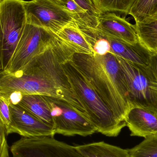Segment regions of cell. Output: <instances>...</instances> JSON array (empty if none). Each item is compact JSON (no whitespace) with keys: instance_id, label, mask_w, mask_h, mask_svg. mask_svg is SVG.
Returning a JSON list of instances; mask_svg holds the SVG:
<instances>
[{"instance_id":"cell-5","label":"cell","mask_w":157,"mask_h":157,"mask_svg":"<svg viewBox=\"0 0 157 157\" xmlns=\"http://www.w3.org/2000/svg\"><path fill=\"white\" fill-rule=\"evenodd\" d=\"M116 58L126 80L130 108L136 106L157 111V81L149 67Z\"/></svg>"},{"instance_id":"cell-24","label":"cell","mask_w":157,"mask_h":157,"mask_svg":"<svg viewBox=\"0 0 157 157\" xmlns=\"http://www.w3.org/2000/svg\"><path fill=\"white\" fill-rule=\"evenodd\" d=\"M148 67L157 81V54H152Z\"/></svg>"},{"instance_id":"cell-25","label":"cell","mask_w":157,"mask_h":157,"mask_svg":"<svg viewBox=\"0 0 157 157\" xmlns=\"http://www.w3.org/2000/svg\"><path fill=\"white\" fill-rule=\"evenodd\" d=\"M52 1L63 6L66 0H52Z\"/></svg>"},{"instance_id":"cell-15","label":"cell","mask_w":157,"mask_h":157,"mask_svg":"<svg viewBox=\"0 0 157 157\" xmlns=\"http://www.w3.org/2000/svg\"><path fill=\"white\" fill-rule=\"evenodd\" d=\"M75 147L86 157H131L127 149L103 141L76 145Z\"/></svg>"},{"instance_id":"cell-14","label":"cell","mask_w":157,"mask_h":157,"mask_svg":"<svg viewBox=\"0 0 157 157\" xmlns=\"http://www.w3.org/2000/svg\"><path fill=\"white\" fill-rule=\"evenodd\" d=\"M17 105L53 127L50 101L47 96L40 94L24 95Z\"/></svg>"},{"instance_id":"cell-21","label":"cell","mask_w":157,"mask_h":157,"mask_svg":"<svg viewBox=\"0 0 157 157\" xmlns=\"http://www.w3.org/2000/svg\"><path fill=\"white\" fill-rule=\"evenodd\" d=\"M75 2L86 12L81 18L75 21L81 23L89 27L96 28L98 22V17L101 13L96 8L92 0H74Z\"/></svg>"},{"instance_id":"cell-10","label":"cell","mask_w":157,"mask_h":157,"mask_svg":"<svg viewBox=\"0 0 157 157\" xmlns=\"http://www.w3.org/2000/svg\"><path fill=\"white\" fill-rule=\"evenodd\" d=\"M11 119L10 134L17 133L22 137H54L51 125L40 121L18 105L9 104Z\"/></svg>"},{"instance_id":"cell-7","label":"cell","mask_w":157,"mask_h":157,"mask_svg":"<svg viewBox=\"0 0 157 157\" xmlns=\"http://www.w3.org/2000/svg\"><path fill=\"white\" fill-rule=\"evenodd\" d=\"M27 23L43 28L57 35L75 22L74 15L52 0L24 2Z\"/></svg>"},{"instance_id":"cell-20","label":"cell","mask_w":157,"mask_h":157,"mask_svg":"<svg viewBox=\"0 0 157 157\" xmlns=\"http://www.w3.org/2000/svg\"><path fill=\"white\" fill-rule=\"evenodd\" d=\"M127 150L131 157H157V135L145 137L140 144Z\"/></svg>"},{"instance_id":"cell-3","label":"cell","mask_w":157,"mask_h":157,"mask_svg":"<svg viewBox=\"0 0 157 157\" xmlns=\"http://www.w3.org/2000/svg\"><path fill=\"white\" fill-rule=\"evenodd\" d=\"M71 59L63 63L62 66L89 120L96 127L97 132L109 137H116L126 126L125 122L114 116Z\"/></svg>"},{"instance_id":"cell-19","label":"cell","mask_w":157,"mask_h":157,"mask_svg":"<svg viewBox=\"0 0 157 157\" xmlns=\"http://www.w3.org/2000/svg\"><path fill=\"white\" fill-rule=\"evenodd\" d=\"M157 12V0H136L129 14L138 22L153 16Z\"/></svg>"},{"instance_id":"cell-8","label":"cell","mask_w":157,"mask_h":157,"mask_svg":"<svg viewBox=\"0 0 157 157\" xmlns=\"http://www.w3.org/2000/svg\"><path fill=\"white\" fill-rule=\"evenodd\" d=\"M50 101L54 132L64 136H86L97 132L88 118L75 109L64 100L48 96Z\"/></svg>"},{"instance_id":"cell-6","label":"cell","mask_w":157,"mask_h":157,"mask_svg":"<svg viewBox=\"0 0 157 157\" xmlns=\"http://www.w3.org/2000/svg\"><path fill=\"white\" fill-rule=\"evenodd\" d=\"M56 35L43 28L26 23L20 40L4 71L15 73L42 53Z\"/></svg>"},{"instance_id":"cell-16","label":"cell","mask_w":157,"mask_h":157,"mask_svg":"<svg viewBox=\"0 0 157 157\" xmlns=\"http://www.w3.org/2000/svg\"><path fill=\"white\" fill-rule=\"evenodd\" d=\"M139 42L152 54H157V17H150L134 25Z\"/></svg>"},{"instance_id":"cell-17","label":"cell","mask_w":157,"mask_h":157,"mask_svg":"<svg viewBox=\"0 0 157 157\" xmlns=\"http://www.w3.org/2000/svg\"><path fill=\"white\" fill-rule=\"evenodd\" d=\"M57 36L72 47L76 53L91 54L93 52L92 48L77 27L75 22L63 28Z\"/></svg>"},{"instance_id":"cell-2","label":"cell","mask_w":157,"mask_h":157,"mask_svg":"<svg viewBox=\"0 0 157 157\" xmlns=\"http://www.w3.org/2000/svg\"><path fill=\"white\" fill-rule=\"evenodd\" d=\"M75 50L57 35L45 51L32 59L20 71L34 76L43 86L45 96L64 100L87 117L85 108L74 92L63 63L71 58Z\"/></svg>"},{"instance_id":"cell-4","label":"cell","mask_w":157,"mask_h":157,"mask_svg":"<svg viewBox=\"0 0 157 157\" xmlns=\"http://www.w3.org/2000/svg\"><path fill=\"white\" fill-rule=\"evenodd\" d=\"M24 0H0V55L3 70L15 50L27 23Z\"/></svg>"},{"instance_id":"cell-27","label":"cell","mask_w":157,"mask_h":157,"mask_svg":"<svg viewBox=\"0 0 157 157\" xmlns=\"http://www.w3.org/2000/svg\"><path fill=\"white\" fill-rule=\"evenodd\" d=\"M154 16H157V12L154 15Z\"/></svg>"},{"instance_id":"cell-18","label":"cell","mask_w":157,"mask_h":157,"mask_svg":"<svg viewBox=\"0 0 157 157\" xmlns=\"http://www.w3.org/2000/svg\"><path fill=\"white\" fill-rule=\"evenodd\" d=\"M101 13L112 12L129 14L136 0H92Z\"/></svg>"},{"instance_id":"cell-11","label":"cell","mask_w":157,"mask_h":157,"mask_svg":"<svg viewBox=\"0 0 157 157\" xmlns=\"http://www.w3.org/2000/svg\"><path fill=\"white\" fill-rule=\"evenodd\" d=\"M96 29L107 37L132 45L139 43L134 25L114 13H101Z\"/></svg>"},{"instance_id":"cell-22","label":"cell","mask_w":157,"mask_h":157,"mask_svg":"<svg viewBox=\"0 0 157 157\" xmlns=\"http://www.w3.org/2000/svg\"><path fill=\"white\" fill-rule=\"evenodd\" d=\"M0 121L5 128L7 135L10 134L11 119L9 104L0 97Z\"/></svg>"},{"instance_id":"cell-12","label":"cell","mask_w":157,"mask_h":157,"mask_svg":"<svg viewBox=\"0 0 157 157\" xmlns=\"http://www.w3.org/2000/svg\"><path fill=\"white\" fill-rule=\"evenodd\" d=\"M131 136L144 138L157 135V111L143 107L130 108L124 118Z\"/></svg>"},{"instance_id":"cell-9","label":"cell","mask_w":157,"mask_h":157,"mask_svg":"<svg viewBox=\"0 0 157 157\" xmlns=\"http://www.w3.org/2000/svg\"><path fill=\"white\" fill-rule=\"evenodd\" d=\"M13 157H86L54 137H22L11 146Z\"/></svg>"},{"instance_id":"cell-13","label":"cell","mask_w":157,"mask_h":157,"mask_svg":"<svg viewBox=\"0 0 157 157\" xmlns=\"http://www.w3.org/2000/svg\"><path fill=\"white\" fill-rule=\"evenodd\" d=\"M103 35L109 43L110 53L128 62L148 67L153 54L145 48L140 42L136 45H132Z\"/></svg>"},{"instance_id":"cell-26","label":"cell","mask_w":157,"mask_h":157,"mask_svg":"<svg viewBox=\"0 0 157 157\" xmlns=\"http://www.w3.org/2000/svg\"><path fill=\"white\" fill-rule=\"evenodd\" d=\"M3 70V66L2 62V58L0 55V71Z\"/></svg>"},{"instance_id":"cell-23","label":"cell","mask_w":157,"mask_h":157,"mask_svg":"<svg viewBox=\"0 0 157 157\" xmlns=\"http://www.w3.org/2000/svg\"><path fill=\"white\" fill-rule=\"evenodd\" d=\"M6 136L5 128L0 121V157H9Z\"/></svg>"},{"instance_id":"cell-1","label":"cell","mask_w":157,"mask_h":157,"mask_svg":"<svg viewBox=\"0 0 157 157\" xmlns=\"http://www.w3.org/2000/svg\"><path fill=\"white\" fill-rule=\"evenodd\" d=\"M114 116L124 122L130 109L125 77L115 56L75 52L71 59Z\"/></svg>"}]
</instances>
